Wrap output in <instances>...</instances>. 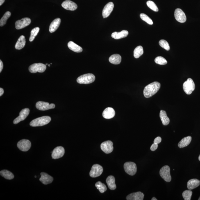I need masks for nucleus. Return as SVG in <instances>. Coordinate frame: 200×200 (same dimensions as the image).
Listing matches in <instances>:
<instances>
[{
  "mask_svg": "<svg viewBox=\"0 0 200 200\" xmlns=\"http://www.w3.org/2000/svg\"><path fill=\"white\" fill-rule=\"evenodd\" d=\"M195 88V85L192 79L188 78L183 84V89L187 94H191Z\"/></svg>",
  "mask_w": 200,
  "mask_h": 200,
  "instance_id": "20e7f679",
  "label": "nucleus"
},
{
  "mask_svg": "<svg viewBox=\"0 0 200 200\" xmlns=\"http://www.w3.org/2000/svg\"><path fill=\"white\" fill-rule=\"evenodd\" d=\"M106 183L110 190H114L116 189L117 186L115 183V178L113 176L110 175L106 179Z\"/></svg>",
  "mask_w": 200,
  "mask_h": 200,
  "instance_id": "b1692460",
  "label": "nucleus"
},
{
  "mask_svg": "<svg viewBox=\"0 0 200 200\" xmlns=\"http://www.w3.org/2000/svg\"><path fill=\"white\" fill-rule=\"evenodd\" d=\"M40 29L39 27L35 28L31 31V36L29 37V41L30 42L33 41L34 40L35 37L39 33Z\"/></svg>",
  "mask_w": 200,
  "mask_h": 200,
  "instance_id": "72a5a7b5",
  "label": "nucleus"
},
{
  "mask_svg": "<svg viewBox=\"0 0 200 200\" xmlns=\"http://www.w3.org/2000/svg\"><path fill=\"white\" fill-rule=\"evenodd\" d=\"M62 6L65 10L71 11H74L78 8L77 5L75 3L70 0L64 1L62 4Z\"/></svg>",
  "mask_w": 200,
  "mask_h": 200,
  "instance_id": "f3484780",
  "label": "nucleus"
},
{
  "mask_svg": "<svg viewBox=\"0 0 200 200\" xmlns=\"http://www.w3.org/2000/svg\"><path fill=\"white\" fill-rule=\"evenodd\" d=\"M146 4H147L148 6L153 11L156 12L158 11V8L153 2L151 1H148L146 3Z\"/></svg>",
  "mask_w": 200,
  "mask_h": 200,
  "instance_id": "4c0bfd02",
  "label": "nucleus"
},
{
  "mask_svg": "<svg viewBox=\"0 0 200 200\" xmlns=\"http://www.w3.org/2000/svg\"><path fill=\"white\" fill-rule=\"evenodd\" d=\"M192 140V137L188 136L184 137L180 141L178 144V147L180 148H184L188 146Z\"/></svg>",
  "mask_w": 200,
  "mask_h": 200,
  "instance_id": "bb28decb",
  "label": "nucleus"
},
{
  "mask_svg": "<svg viewBox=\"0 0 200 200\" xmlns=\"http://www.w3.org/2000/svg\"><path fill=\"white\" fill-rule=\"evenodd\" d=\"M140 17L142 20L145 21V22L148 23L150 25H152L153 24V22L150 18L148 16L144 13H141L140 15Z\"/></svg>",
  "mask_w": 200,
  "mask_h": 200,
  "instance_id": "c9c22d12",
  "label": "nucleus"
},
{
  "mask_svg": "<svg viewBox=\"0 0 200 200\" xmlns=\"http://www.w3.org/2000/svg\"><path fill=\"white\" fill-rule=\"evenodd\" d=\"M1 175L3 177L6 179L8 180H11L13 179L14 176L11 172H10L6 170H3L0 172Z\"/></svg>",
  "mask_w": 200,
  "mask_h": 200,
  "instance_id": "c756f323",
  "label": "nucleus"
},
{
  "mask_svg": "<svg viewBox=\"0 0 200 200\" xmlns=\"http://www.w3.org/2000/svg\"><path fill=\"white\" fill-rule=\"evenodd\" d=\"M192 194V192L190 190H186L183 192V196L185 200H190Z\"/></svg>",
  "mask_w": 200,
  "mask_h": 200,
  "instance_id": "e433bc0d",
  "label": "nucleus"
},
{
  "mask_svg": "<svg viewBox=\"0 0 200 200\" xmlns=\"http://www.w3.org/2000/svg\"><path fill=\"white\" fill-rule=\"evenodd\" d=\"M35 178H37V176H35Z\"/></svg>",
  "mask_w": 200,
  "mask_h": 200,
  "instance_id": "8fccbe9b",
  "label": "nucleus"
},
{
  "mask_svg": "<svg viewBox=\"0 0 200 200\" xmlns=\"http://www.w3.org/2000/svg\"><path fill=\"white\" fill-rule=\"evenodd\" d=\"M31 146V143L27 139H22L17 143V147L21 151L23 152L28 151Z\"/></svg>",
  "mask_w": 200,
  "mask_h": 200,
  "instance_id": "1a4fd4ad",
  "label": "nucleus"
},
{
  "mask_svg": "<svg viewBox=\"0 0 200 200\" xmlns=\"http://www.w3.org/2000/svg\"><path fill=\"white\" fill-rule=\"evenodd\" d=\"M40 181L44 185H48L52 183L53 179L52 177L44 172L41 173Z\"/></svg>",
  "mask_w": 200,
  "mask_h": 200,
  "instance_id": "a211bd4d",
  "label": "nucleus"
},
{
  "mask_svg": "<svg viewBox=\"0 0 200 200\" xmlns=\"http://www.w3.org/2000/svg\"><path fill=\"white\" fill-rule=\"evenodd\" d=\"M61 22V19L59 18L55 19L50 25L49 31L50 33H54L58 29Z\"/></svg>",
  "mask_w": 200,
  "mask_h": 200,
  "instance_id": "412c9836",
  "label": "nucleus"
},
{
  "mask_svg": "<svg viewBox=\"0 0 200 200\" xmlns=\"http://www.w3.org/2000/svg\"><path fill=\"white\" fill-rule=\"evenodd\" d=\"M4 93V90L2 88H0V96H2Z\"/></svg>",
  "mask_w": 200,
  "mask_h": 200,
  "instance_id": "37998d69",
  "label": "nucleus"
},
{
  "mask_svg": "<svg viewBox=\"0 0 200 200\" xmlns=\"http://www.w3.org/2000/svg\"><path fill=\"white\" fill-rule=\"evenodd\" d=\"M10 16H11L10 12H6L0 20V26H3L5 25L6 24L7 20L10 17Z\"/></svg>",
  "mask_w": 200,
  "mask_h": 200,
  "instance_id": "2f4dec72",
  "label": "nucleus"
},
{
  "mask_svg": "<svg viewBox=\"0 0 200 200\" xmlns=\"http://www.w3.org/2000/svg\"><path fill=\"white\" fill-rule=\"evenodd\" d=\"M103 172L102 167L98 164H95L92 166L89 175L91 177L96 178L101 175Z\"/></svg>",
  "mask_w": 200,
  "mask_h": 200,
  "instance_id": "6e6552de",
  "label": "nucleus"
},
{
  "mask_svg": "<svg viewBox=\"0 0 200 200\" xmlns=\"http://www.w3.org/2000/svg\"><path fill=\"white\" fill-rule=\"evenodd\" d=\"M151 200H157V199H156V198H155V197H153V198H152V199Z\"/></svg>",
  "mask_w": 200,
  "mask_h": 200,
  "instance_id": "a18cd8bd",
  "label": "nucleus"
},
{
  "mask_svg": "<svg viewBox=\"0 0 200 200\" xmlns=\"http://www.w3.org/2000/svg\"><path fill=\"white\" fill-rule=\"evenodd\" d=\"M155 63L160 65H165L167 63V60L162 56H158L155 59Z\"/></svg>",
  "mask_w": 200,
  "mask_h": 200,
  "instance_id": "f704fd0d",
  "label": "nucleus"
},
{
  "mask_svg": "<svg viewBox=\"0 0 200 200\" xmlns=\"http://www.w3.org/2000/svg\"><path fill=\"white\" fill-rule=\"evenodd\" d=\"M36 106L37 110L44 111L50 109H54L55 107V105L53 103L50 104L49 103L39 101L37 103Z\"/></svg>",
  "mask_w": 200,
  "mask_h": 200,
  "instance_id": "9d476101",
  "label": "nucleus"
},
{
  "mask_svg": "<svg viewBox=\"0 0 200 200\" xmlns=\"http://www.w3.org/2000/svg\"><path fill=\"white\" fill-rule=\"evenodd\" d=\"M114 6V4L112 2H109L105 5L102 11V16L104 18L109 17L113 11Z\"/></svg>",
  "mask_w": 200,
  "mask_h": 200,
  "instance_id": "dca6fc26",
  "label": "nucleus"
},
{
  "mask_svg": "<svg viewBox=\"0 0 200 200\" xmlns=\"http://www.w3.org/2000/svg\"><path fill=\"white\" fill-rule=\"evenodd\" d=\"M51 120V117L49 116H44L33 120L30 122V125L32 127L43 126L49 124Z\"/></svg>",
  "mask_w": 200,
  "mask_h": 200,
  "instance_id": "f03ea898",
  "label": "nucleus"
},
{
  "mask_svg": "<svg viewBox=\"0 0 200 200\" xmlns=\"http://www.w3.org/2000/svg\"><path fill=\"white\" fill-rule=\"evenodd\" d=\"M95 187L101 193H103L107 190L106 185L100 181L98 182L97 183H96Z\"/></svg>",
  "mask_w": 200,
  "mask_h": 200,
  "instance_id": "473e14b6",
  "label": "nucleus"
},
{
  "mask_svg": "<svg viewBox=\"0 0 200 200\" xmlns=\"http://www.w3.org/2000/svg\"><path fill=\"white\" fill-rule=\"evenodd\" d=\"M144 53L143 48L142 46H137L134 51L133 55L135 58H138Z\"/></svg>",
  "mask_w": 200,
  "mask_h": 200,
  "instance_id": "7c9ffc66",
  "label": "nucleus"
},
{
  "mask_svg": "<svg viewBox=\"0 0 200 200\" xmlns=\"http://www.w3.org/2000/svg\"><path fill=\"white\" fill-rule=\"evenodd\" d=\"M198 159H199V161H200V155H199V158H198Z\"/></svg>",
  "mask_w": 200,
  "mask_h": 200,
  "instance_id": "49530a36",
  "label": "nucleus"
},
{
  "mask_svg": "<svg viewBox=\"0 0 200 200\" xmlns=\"http://www.w3.org/2000/svg\"><path fill=\"white\" fill-rule=\"evenodd\" d=\"M31 23V20L28 17H25L15 23V27L17 29H21L29 25Z\"/></svg>",
  "mask_w": 200,
  "mask_h": 200,
  "instance_id": "9b49d317",
  "label": "nucleus"
},
{
  "mask_svg": "<svg viewBox=\"0 0 200 200\" xmlns=\"http://www.w3.org/2000/svg\"><path fill=\"white\" fill-rule=\"evenodd\" d=\"M160 116L162 124L164 125H167L169 124L170 119L167 117V113L165 111L163 110H160Z\"/></svg>",
  "mask_w": 200,
  "mask_h": 200,
  "instance_id": "c85d7f7f",
  "label": "nucleus"
},
{
  "mask_svg": "<svg viewBox=\"0 0 200 200\" xmlns=\"http://www.w3.org/2000/svg\"><path fill=\"white\" fill-rule=\"evenodd\" d=\"M101 149L106 154L111 153L113 151V143L111 141L103 142L101 145Z\"/></svg>",
  "mask_w": 200,
  "mask_h": 200,
  "instance_id": "f8f14e48",
  "label": "nucleus"
},
{
  "mask_svg": "<svg viewBox=\"0 0 200 200\" xmlns=\"http://www.w3.org/2000/svg\"><path fill=\"white\" fill-rule=\"evenodd\" d=\"M160 87V84L158 82H154L149 84L144 87V94L146 98H149L158 92Z\"/></svg>",
  "mask_w": 200,
  "mask_h": 200,
  "instance_id": "f257e3e1",
  "label": "nucleus"
},
{
  "mask_svg": "<svg viewBox=\"0 0 200 200\" xmlns=\"http://www.w3.org/2000/svg\"><path fill=\"white\" fill-rule=\"evenodd\" d=\"M160 176L166 182H169L171 181V176L170 174V168L168 166H164L160 169Z\"/></svg>",
  "mask_w": 200,
  "mask_h": 200,
  "instance_id": "0eeeda50",
  "label": "nucleus"
},
{
  "mask_svg": "<svg viewBox=\"0 0 200 200\" xmlns=\"http://www.w3.org/2000/svg\"><path fill=\"white\" fill-rule=\"evenodd\" d=\"M46 69V65L44 64L34 63L29 67V70L31 73H36L37 72L43 73L45 71Z\"/></svg>",
  "mask_w": 200,
  "mask_h": 200,
  "instance_id": "423d86ee",
  "label": "nucleus"
},
{
  "mask_svg": "<svg viewBox=\"0 0 200 200\" xmlns=\"http://www.w3.org/2000/svg\"><path fill=\"white\" fill-rule=\"evenodd\" d=\"M26 44V39L24 36H21L19 37L15 46L16 49L21 50L25 47Z\"/></svg>",
  "mask_w": 200,
  "mask_h": 200,
  "instance_id": "a878e982",
  "label": "nucleus"
},
{
  "mask_svg": "<svg viewBox=\"0 0 200 200\" xmlns=\"http://www.w3.org/2000/svg\"><path fill=\"white\" fill-rule=\"evenodd\" d=\"M124 168L125 171L128 174L133 176L136 174L137 167L136 164L133 162H127L124 164Z\"/></svg>",
  "mask_w": 200,
  "mask_h": 200,
  "instance_id": "39448f33",
  "label": "nucleus"
},
{
  "mask_svg": "<svg viewBox=\"0 0 200 200\" xmlns=\"http://www.w3.org/2000/svg\"><path fill=\"white\" fill-rule=\"evenodd\" d=\"M121 56L119 54H114L112 55L109 58V61L110 63L114 65H118L121 62Z\"/></svg>",
  "mask_w": 200,
  "mask_h": 200,
  "instance_id": "cd10ccee",
  "label": "nucleus"
},
{
  "mask_svg": "<svg viewBox=\"0 0 200 200\" xmlns=\"http://www.w3.org/2000/svg\"><path fill=\"white\" fill-rule=\"evenodd\" d=\"M159 44L161 47L164 48V49L168 51L170 50V46L168 43L165 40H160L159 42Z\"/></svg>",
  "mask_w": 200,
  "mask_h": 200,
  "instance_id": "58836bf2",
  "label": "nucleus"
},
{
  "mask_svg": "<svg viewBox=\"0 0 200 200\" xmlns=\"http://www.w3.org/2000/svg\"><path fill=\"white\" fill-rule=\"evenodd\" d=\"M162 141V138L160 137H157L155 139L154 143L158 144Z\"/></svg>",
  "mask_w": 200,
  "mask_h": 200,
  "instance_id": "a19ab883",
  "label": "nucleus"
},
{
  "mask_svg": "<svg viewBox=\"0 0 200 200\" xmlns=\"http://www.w3.org/2000/svg\"><path fill=\"white\" fill-rule=\"evenodd\" d=\"M48 66H49V67H50V64H49V65H48Z\"/></svg>",
  "mask_w": 200,
  "mask_h": 200,
  "instance_id": "09e8293b",
  "label": "nucleus"
},
{
  "mask_svg": "<svg viewBox=\"0 0 200 200\" xmlns=\"http://www.w3.org/2000/svg\"><path fill=\"white\" fill-rule=\"evenodd\" d=\"M175 17L178 22L183 23L187 21V17L185 14L181 9H176L175 11Z\"/></svg>",
  "mask_w": 200,
  "mask_h": 200,
  "instance_id": "ddd939ff",
  "label": "nucleus"
},
{
  "mask_svg": "<svg viewBox=\"0 0 200 200\" xmlns=\"http://www.w3.org/2000/svg\"><path fill=\"white\" fill-rule=\"evenodd\" d=\"M48 65V63L46 64V65Z\"/></svg>",
  "mask_w": 200,
  "mask_h": 200,
  "instance_id": "3c124183",
  "label": "nucleus"
},
{
  "mask_svg": "<svg viewBox=\"0 0 200 200\" xmlns=\"http://www.w3.org/2000/svg\"><path fill=\"white\" fill-rule=\"evenodd\" d=\"M115 112L113 108L109 107L105 109L103 112L102 115L103 117L106 119L112 118L115 116Z\"/></svg>",
  "mask_w": 200,
  "mask_h": 200,
  "instance_id": "aec40b11",
  "label": "nucleus"
},
{
  "mask_svg": "<svg viewBox=\"0 0 200 200\" xmlns=\"http://www.w3.org/2000/svg\"><path fill=\"white\" fill-rule=\"evenodd\" d=\"M5 0H0V6H1L5 2Z\"/></svg>",
  "mask_w": 200,
  "mask_h": 200,
  "instance_id": "c03bdc74",
  "label": "nucleus"
},
{
  "mask_svg": "<svg viewBox=\"0 0 200 200\" xmlns=\"http://www.w3.org/2000/svg\"><path fill=\"white\" fill-rule=\"evenodd\" d=\"M95 77L92 74H87L79 77L77 79V82L79 84H88L93 83L95 81Z\"/></svg>",
  "mask_w": 200,
  "mask_h": 200,
  "instance_id": "7ed1b4c3",
  "label": "nucleus"
},
{
  "mask_svg": "<svg viewBox=\"0 0 200 200\" xmlns=\"http://www.w3.org/2000/svg\"><path fill=\"white\" fill-rule=\"evenodd\" d=\"M3 63L2 60H0V72H1L3 69Z\"/></svg>",
  "mask_w": 200,
  "mask_h": 200,
  "instance_id": "79ce46f5",
  "label": "nucleus"
},
{
  "mask_svg": "<svg viewBox=\"0 0 200 200\" xmlns=\"http://www.w3.org/2000/svg\"><path fill=\"white\" fill-rule=\"evenodd\" d=\"M144 197V194L143 193L138 192L129 194L127 196L126 199L127 200H143Z\"/></svg>",
  "mask_w": 200,
  "mask_h": 200,
  "instance_id": "6ab92c4d",
  "label": "nucleus"
},
{
  "mask_svg": "<svg viewBox=\"0 0 200 200\" xmlns=\"http://www.w3.org/2000/svg\"><path fill=\"white\" fill-rule=\"evenodd\" d=\"M69 49L74 52L80 53L83 51V48L72 41L69 42L67 44Z\"/></svg>",
  "mask_w": 200,
  "mask_h": 200,
  "instance_id": "393cba45",
  "label": "nucleus"
},
{
  "mask_svg": "<svg viewBox=\"0 0 200 200\" xmlns=\"http://www.w3.org/2000/svg\"><path fill=\"white\" fill-rule=\"evenodd\" d=\"M198 200H200V197H199V199H198Z\"/></svg>",
  "mask_w": 200,
  "mask_h": 200,
  "instance_id": "de8ad7c7",
  "label": "nucleus"
},
{
  "mask_svg": "<svg viewBox=\"0 0 200 200\" xmlns=\"http://www.w3.org/2000/svg\"><path fill=\"white\" fill-rule=\"evenodd\" d=\"M128 32L126 30H123L121 32H114L112 34L111 36L112 38L115 39H119L127 37L128 35Z\"/></svg>",
  "mask_w": 200,
  "mask_h": 200,
  "instance_id": "5701e85b",
  "label": "nucleus"
},
{
  "mask_svg": "<svg viewBox=\"0 0 200 200\" xmlns=\"http://www.w3.org/2000/svg\"><path fill=\"white\" fill-rule=\"evenodd\" d=\"M158 148V144H156L155 143H153L152 145L151 146V148H150V149H151V150L152 151H156V150L157 149V148Z\"/></svg>",
  "mask_w": 200,
  "mask_h": 200,
  "instance_id": "ea45409f",
  "label": "nucleus"
},
{
  "mask_svg": "<svg viewBox=\"0 0 200 200\" xmlns=\"http://www.w3.org/2000/svg\"><path fill=\"white\" fill-rule=\"evenodd\" d=\"M64 148L62 146H58L55 148L52 151V157L53 159L56 160L62 158L65 154Z\"/></svg>",
  "mask_w": 200,
  "mask_h": 200,
  "instance_id": "2eb2a0df",
  "label": "nucleus"
},
{
  "mask_svg": "<svg viewBox=\"0 0 200 200\" xmlns=\"http://www.w3.org/2000/svg\"><path fill=\"white\" fill-rule=\"evenodd\" d=\"M29 112V109L25 108L23 109L20 112L19 117L14 119L13 122V124H17L21 121L24 120L28 116Z\"/></svg>",
  "mask_w": 200,
  "mask_h": 200,
  "instance_id": "4468645a",
  "label": "nucleus"
},
{
  "mask_svg": "<svg viewBox=\"0 0 200 200\" xmlns=\"http://www.w3.org/2000/svg\"><path fill=\"white\" fill-rule=\"evenodd\" d=\"M200 185V181L196 179L189 180L187 183V187L189 190H192Z\"/></svg>",
  "mask_w": 200,
  "mask_h": 200,
  "instance_id": "4be33fe9",
  "label": "nucleus"
}]
</instances>
